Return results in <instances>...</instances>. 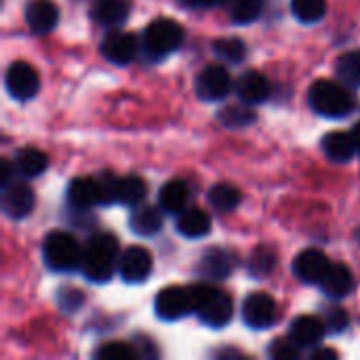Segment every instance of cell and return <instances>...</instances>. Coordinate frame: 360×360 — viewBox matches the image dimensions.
I'll list each match as a JSON object with an SVG mask.
<instances>
[{
    "mask_svg": "<svg viewBox=\"0 0 360 360\" xmlns=\"http://www.w3.org/2000/svg\"><path fill=\"white\" fill-rule=\"evenodd\" d=\"M137 38L129 32H122L118 27H114L112 32H108L101 40V55L114 63V65H127L135 59L137 55Z\"/></svg>",
    "mask_w": 360,
    "mask_h": 360,
    "instance_id": "obj_11",
    "label": "cell"
},
{
    "mask_svg": "<svg viewBox=\"0 0 360 360\" xmlns=\"http://www.w3.org/2000/svg\"><path fill=\"white\" fill-rule=\"evenodd\" d=\"M194 89L202 101H219L228 97V93L232 91L230 72L219 63H211L196 74Z\"/></svg>",
    "mask_w": 360,
    "mask_h": 360,
    "instance_id": "obj_8",
    "label": "cell"
},
{
    "mask_svg": "<svg viewBox=\"0 0 360 360\" xmlns=\"http://www.w3.org/2000/svg\"><path fill=\"white\" fill-rule=\"evenodd\" d=\"M49 169V156L38 148H21L15 154V171L23 177H38Z\"/></svg>",
    "mask_w": 360,
    "mask_h": 360,
    "instance_id": "obj_25",
    "label": "cell"
},
{
    "mask_svg": "<svg viewBox=\"0 0 360 360\" xmlns=\"http://www.w3.org/2000/svg\"><path fill=\"white\" fill-rule=\"evenodd\" d=\"M42 259L53 272H74L82 266V249L72 234L53 230L42 243Z\"/></svg>",
    "mask_w": 360,
    "mask_h": 360,
    "instance_id": "obj_4",
    "label": "cell"
},
{
    "mask_svg": "<svg viewBox=\"0 0 360 360\" xmlns=\"http://www.w3.org/2000/svg\"><path fill=\"white\" fill-rule=\"evenodd\" d=\"M329 266H331V262L319 249H306V251L297 253V257L293 259V272L306 285H321Z\"/></svg>",
    "mask_w": 360,
    "mask_h": 360,
    "instance_id": "obj_13",
    "label": "cell"
},
{
    "mask_svg": "<svg viewBox=\"0 0 360 360\" xmlns=\"http://www.w3.org/2000/svg\"><path fill=\"white\" fill-rule=\"evenodd\" d=\"M152 268H154L152 253L143 247H129L120 253L118 276L129 285L148 281V276L152 274Z\"/></svg>",
    "mask_w": 360,
    "mask_h": 360,
    "instance_id": "obj_10",
    "label": "cell"
},
{
    "mask_svg": "<svg viewBox=\"0 0 360 360\" xmlns=\"http://www.w3.org/2000/svg\"><path fill=\"white\" fill-rule=\"evenodd\" d=\"M352 139H354V148H356V154H360V120L354 124L352 129Z\"/></svg>",
    "mask_w": 360,
    "mask_h": 360,
    "instance_id": "obj_42",
    "label": "cell"
},
{
    "mask_svg": "<svg viewBox=\"0 0 360 360\" xmlns=\"http://www.w3.org/2000/svg\"><path fill=\"white\" fill-rule=\"evenodd\" d=\"M274 264H276V259H274V253H270V249H257L255 253H253V259H251V272L257 276V278H262L264 274H268V272H272L274 270Z\"/></svg>",
    "mask_w": 360,
    "mask_h": 360,
    "instance_id": "obj_36",
    "label": "cell"
},
{
    "mask_svg": "<svg viewBox=\"0 0 360 360\" xmlns=\"http://www.w3.org/2000/svg\"><path fill=\"white\" fill-rule=\"evenodd\" d=\"M321 289L331 300H344L354 289V274L344 264H331L321 281Z\"/></svg>",
    "mask_w": 360,
    "mask_h": 360,
    "instance_id": "obj_18",
    "label": "cell"
},
{
    "mask_svg": "<svg viewBox=\"0 0 360 360\" xmlns=\"http://www.w3.org/2000/svg\"><path fill=\"white\" fill-rule=\"evenodd\" d=\"M162 209L156 207H139L133 211L129 226L137 236H154L162 230Z\"/></svg>",
    "mask_w": 360,
    "mask_h": 360,
    "instance_id": "obj_24",
    "label": "cell"
},
{
    "mask_svg": "<svg viewBox=\"0 0 360 360\" xmlns=\"http://www.w3.org/2000/svg\"><path fill=\"white\" fill-rule=\"evenodd\" d=\"M59 21V8L53 0H30L25 6V23L36 34H49Z\"/></svg>",
    "mask_w": 360,
    "mask_h": 360,
    "instance_id": "obj_17",
    "label": "cell"
},
{
    "mask_svg": "<svg viewBox=\"0 0 360 360\" xmlns=\"http://www.w3.org/2000/svg\"><path fill=\"white\" fill-rule=\"evenodd\" d=\"M13 169H15V162L11 165L6 158L0 160V186H8L11 184V175H13Z\"/></svg>",
    "mask_w": 360,
    "mask_h": 360,
    "instance_id": "obj_39",
    "label": "cell"
},
{
    "mask_svg": "<svg viewBox=\"0 0 360 360\" xmlns=\"http://www.w3.org/2000/svg\"><path fill=\"white\" fill-rule=\"evenodd\" d=\"M118 240L110 232H99L89 238L82 251L80 270L91 283H108L118 270Z\"/></svg>",
    "mask_w": 360,
    "mask_h": 360,
    "instance_id": "obj_1",
    "label": "cell"
},
{
    "mask_svg": "<svg viewBox=\"0 0 360 360\" xmlns=\"http://www.w3.org/2000/svg\"><path fill=\"white\" fill-rule=\"evenodd\" d=\"M4 86L13 99L27 101L36 97L40 89V76L27 61H13L4 74Z\"/></svg>",
    "mask_w": 360,
    "mask_h": 360,
    "instance_id": "obj_7",
    "label": "cell"
},
{
    "mask_svg": "<svg viewBox=\"0 0 360 360\" xmlns=\"http://www.w3.org/2000/svg\"><path fill=\"white\" fill-rule=\"evenodd\" d=\"M154 312L160 321L173 323L194 312V295L190 287L160 289L154 300Z\"/></svg>",
    "mask_w": 360,
    "mask_h": 360,
    "instance_id": "obj_6",
    "label": "cell"
},
{
    "mask_svg": "<svg viewBox=\"0 0 360 360\" xmlns=\"http://www.w3.org/2000/svg\"><path fill=\"white\" fill-rule=\"evenodd\" d=\"M137 356H139L137 350L122 342H108L95 352V359L99 360H133Z\"/></svg>",
    "mask_w": 360,
    "mask_h": 360,
    "instance_id": "obj_33",
    "label": "cell"
},
{
    "mask_svg": "<svg viewBox=\"0 0 360 360\" xmlns=\"http://www.w3.org/2000/svg\"><path fill=\"white\" fill-rule=\"evenodd\" d=\"M321 148L327 154V158L335 160V162H348L354 154V139L352 133H344V131H331L321 139Z\"/></svg>",
    "mask_w": 360,
    "mask_h": 360,
    "instance_id": "obj_21",
    "label": "cell"
},
{
    "mask_svg": "<svg viewBox=\"0 0 360 360\" xmlns=\"http://www.w3.org/2000/svg\"><path fill=\"white\" fill-rule=\"evenodd\" d=\"M131 6L127 0H95L91 6V17L101 27H120L129 19Z\"/></svg>",
    "mask_w": 360,
    "mask_h": 360,
    "instance_id": "obj_19",
    "label": "cell"
},
{
    "mask_svg": "<svg viewBox=\"0 0 360 360\" xmlns=\"http://www.w3.org/2000/svg\"><path fill=\"white\" fill-rule=\"evenodd\" d=\"M276 314H278V308L270 293L255 291V293L247 295L243 302V321L251 329L264 331V329L272 327L276 323Z\"/></svg>",
    "mask_w": 360,
    "mask_h": 360,
    "instance_id": "obj_9",
    "label": "cell"
},
{
    "mask_svg": "<svg viewBox=\"0 0 360 360\" xmlns=\"http://www.w3.org/2000/svg\"><path fill=\"white\" fill-rule=\"evenodd\" d=\"M270 93H272V86H270L268 78L255 70L240 74V78L236 80V95L247 105H259V103L268 101Z\"/></svg>",
    "mask_w": 360,
    "mask_h": 360,
    "instance_id": "obj_15",
    "label": "cell"
},
{
    "mask_svg": "<svg viewBox=\"0 0 360 360\" xmlns=\"http://www.w3.org/2000/svg\"><path fill=\"white\" fill-rule=\"evenodd\" d=\"M234 268V262H232V255L224 249H217V247H211L202 253L200 262H198V272L209 278V281H224L230 276Z\"/></svg>",
    "mask_w": 360,
    "mask_h": 360,
    "instance_id": "obj_20",
    "label": "cell"
},
{
    "mask_svg": "<svg viewBox=\"0 0 360 360\" xmlns=\"http://www.w3.org/2000/svg\"><path fill=\"white\" fill-rule=\"evenodd\" d=\"M2 213L11 219H23L34 211L36 196L27 184H8L2 188Z\"/></svg>",
    "mask_w": 360,
    "mask_h": 360,
    "instance_id": "obj_12",
    "label": "cell"
},
{
    "mask_svg": "<svg viewBox=\"0 0 360 360\" xmlns=\"http://www.w3.org/2000/svg\"><path fill=\"white\" fill-rule=\"evenodd\" d=\"M148 194V186L139 175H127L120 177L118 184V202L124 207H137Z\"/></svg>",
    "mask_w": 360,
    "mask_h": 360,
    "instance_id": "obj_27",
    "label": "cell"
},
{
    "mask_svg": "<svg viewBox=\"0 0 360 360\" xmlns=\"http://www.w3.org/2000/svg\"><path fill=\"white\" fill-rule=\"evenodd\" d=\"M270 356L274 360H295L300 359V348L293 344V340H274L270 346Z\"/></svg>",
    "mask_w": 360,
    "mask_h": 360,
    "instance_id": "obj_37",
    "label": "cell"
},
{
    "mask_svg": "<svg viewBox=\"0 0 360 360\" xmlns=\"http://www.w3.org/2000/svg\"><path fill=\"white\" fill-rule=\"evenodd\" d=\"M177 232L186 238H202L211 232V217L202 209H186L177 217Z\"/></svg>",
    "mask_w": 360,
    "mask_h": 360,
    "instance_id": "obj_23",
    "label": "cell"
},
{
    "mask_svg": "<svg viewBox=\"0 0 360 360\" xmlns=\"http://www.w3.org/2000/svg\"><path fill=\"white\" fill-rule=\"evenodd\" d=\"M312 359H314V360H321V359H338V352H335V350H331V348H321V350H314V354H312Z\"/></svg>",
    "mask_w": 360,
    "mask_h": 360,
    "instance_id": "obj_41",
    "label": "cell"
},
{
    "mask_svg": "<svg viewBox=\"0 0 360 360\" xmlns=\"http://www.w3.org/2000/svg\"><path fill=\"white\" fill-rule=\"evenodd\" d=\"M57 302L63 312H74L82 304V293L78 289H61L57 295Z\"/></svg>",
    "mask_w": 360,
    "mask_h": 360,
    "instance_id": "obj_38",
    "label": "cell"
},
{
    "mask_svg": "<svg viewBox=\"0 0 360 360\" xmlns=\"http://www.w3.org/2000/svg\"><path fill=\"white\" fill-rule=\"evenodd\" d=\"M97 179V186H99V194H101V205L108 207V205H114L118 202V184H120V177H116L114 173L105 171L101 173Z\"/></svg>",
    "mask_w": 360,
    "mask_h": 360,
    "instance_id": "obj_34",
    "label": "cell"
},
{
    "mask_svg": "<svg viewBox=\"0 0 360 360\" xmlns=\"http://www.w3.org/2000/svg\"><path fill=\"white\" fill-rule=\"evenodd\" d=\"M188 198H190L188 186L181 179H171L158 192V207L169 215H177V213L186 211Z\"/></svg>",
    "mask_w": 360,
    "mask_h": 360,
    "instance_id": "obj_22",
    "label": "cell"
},
{
    "mask_svg": "<svg viewBox=\"0 0 360 360\" xmlns=\"http://www.w3.org/2000/svg\"><path fill=\"white\" fill-rule=\"evenodd\" d=\"M335 72L346 86H360V49L348 51L338 59Z\"/></svg>",
    "mask_w": 360,
    "mask_h": 360,
    "instance_id": "obj_28",
    "label": "cell"
},
{
    "mask_svg": "<svg viewBox=\"0 0 360 360\" xmlns=\"http://www.w3.org/2000/svg\"><path fill=\"white\" fill-rule=\"evenodd\" d=\"M194 295V314L211 329L226 327L234 316L232 297L211 285H190Z\"/></svg>",
    "mask_w": 360,
    "mask_h": 360,
    "instance_id": "obj_2",
    "label": "cell"
},
{
    "mask_svg": "<svg viewBox=\"0 0 360 360\" xmlns=\"http://www.w3.org/2000/svg\"><path fill=\"white\" fill-rule=\"evenodd\" d=\"M179 4L184 6H190V8H198V6H215V4H224L226 0H177Z\"/></svg>",
    "mask_w": 360,
    "mask_h": 360,
    "instance_id": "obj_40",
    "label": "cell"
},
{
    "mask_svg": "<svg viewBox=\"0 0 360 360\" xmlns=\"http://www.w3.org/2000/svg\"><path fill=\"white\" fill-rule=\"evenodd\" d=\"M308 103L310 108L325 118H346L354 110V97L352 93L333 82V80H316L308 91Z\"/></svg>",
    "mask_w": 360,
    "mask_h": 360,
    "instance_id": "obj_3",
    "label": "cell"
},
{
    "mask_svg": "<svg viewBox=\"0 0 360 360\" xmlns=\"http://www.w3.org/2000/svg\"><path fill=\"white\" fill-rule=\"evenodd\" d=\"M323 323H325L327 333H333V335H335V333H344V331L348 329L350 319H348L346 310H342L340 306H331V308L325 310Z\"/></svg>",
    "mask_w": 360,
    "mask_h": 360,
    "instance_id": "obj_35",
    "label": "cell"
},
{
    "mask_svg": "<svg viewBox=\"0 0 360 360\" xmlns=\"http://www.w3.org/2000/svg\"><path fill=\"white\" fill-rule=\"evenodd\" d=\"M291 13L302 23H316L327 13V0H291Z\"/></svg>",
    "mask_w": 360,
    "mask_h": 360,
    "instance_id": "obj_29",
    "label": "cell"
},
{
    "mask_svg": "<svg viewBox=\"0 0 360 360\" xmlns=\"http://www.w3.org/2000/svg\"><path fill=\"white\" fill-rule=\"evenodd\" d=\"M184 42V27L175 19H154L143 32V53L150 59H165L175 53Z\"/></svg>",
    "mask_w": 360,
    "mask_h": 360,
    "instance_id": "obj_5",
    "label": "cell"
},
{
    "mask_svg": "<svg viewBox=\"0 0 360 360\" xmlns=\"http://www.w3.org/2000/svg\"><path fill=\"white\" fill-rule=\"evenodd\" d=\"M264 4L266 0H232V8H230L232 21L238 25L253 23L264 13Z\"/></svg>",
    "mask_w": 360,
    "mask_h": 360,
    "instance_id": "obj_31",
    "label": "cell"
},
{
    "mask_svg": "<svg viewBox=\"0 0 360 360\" xmlns=\"http://www.w3.org/2000/svg\"><path fill=\"white\" fill-rule=\"evenodd\" d=\"M65 198L72 209L89 211L97 205H101V194L95 177H74L65 190Z\"/></svg>",
    "mask_w": 360,
    "mask_h": 360,
    "instance_id": "obj_16",
    "label": "cell"
},
{
    "mask_svg": "<svg viewBox=\"0 0 360 360\" xmlns=\"http://www.w3.org/2000/svg\"><path fill=\"white\" fill-rule=\"evenodd\" d=\"M209 205L219 213H230L240 205V190L232 184H217L209 190Z\"/></svg>",
    "mask_w": 360,
    "mask_h": 360,
    "instance_id": "obj_26",
    "label": "cell"
},
{
    "mask_svg": "<svg viewBox=\"0 0 360 360\" xmlns=\"http://www.w3.org/2000/svg\"><path fill=\"white\" fill-rule=\"evenodd\" d=\"M213 51L219 59L230 61V63H240L247 57V44L240 38H217L213 42Z\"/></svg>",
    "mask_w": 360,
    "mask_h": 360,
    "instance_id": "obj_32",
    "label": "cell"
},
{
    "mask_svg": "<svg viewBox=\"0 0 360 360\" xmlns=\"http://www.w3.org/2000/svg\"><path fill=\"white\" fill-rule=\"evenodd\" d=\"M219 122L228 129H243L249 127L257 120V114L247 108V105H226L219 114H217Z\"/></svg>",
    "mask_w": 360,
    "mask_h": 360,
    "instance_id": "obj_30",
    "label": "cell"
},
{
    "mask_svg": "<svg viewBox=\"0 0 360 360\" xmlns=\"http://www.w3.org/2000/svg\"><path fill=\"white\" fill-rule=\"evenodd\" d=\"M327 329H325V323L316 316H310V314H304V316H297L291 327H289V338L293 340V344L304 350V348H314L323 342Z\"/></svg>",
    "mask_w": 360,
    "mask_h": 360,
    "instance_id": "obj_14",
    "label": "cell"
}]
</instances>
